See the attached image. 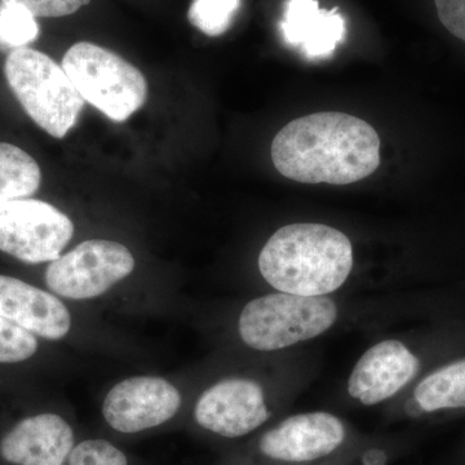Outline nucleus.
<instances>
[{
  "label": "nucleus",
  "instance_id": "6",
  "mask_svg": "<svg viewBox=\"0 0 465 465\" xmlns=\"http://www.w3.org/2000/svg\"><path fill=\"white\" fill-rule=\"evenodd\" d=\"M73 234L72 220L47 202L21 198L0 203V251L26 264L60 258Z\"/></svg>",
  "mask_w": 465,
  "mask_h": 465
},
{
  "label": "nucleus",
  "instance_id": "4",
  "mask_svg": "<svg viewBox=\"0 0 465 465\" xmlns=\"http://www.w3.org/2000/svg\"><path fill=\"white\" fill-rule=\"evenodd\" d=\"M338 307L326 296L275 292L253 299L242 311L238 330L244 344L273 351L311 341L338 320Z\"/></svg>",
  "mask_w": 465,
  "mask_h": 465
},
{
  "label": "nucleus",
  "instance_id": "21",
  "mask_svg": "<svg viewBox=\"0 0 465 465\" xmlns=\"http://www.w3.org/2000/svg\"><path fill=\"white\" fill-rule=\"evenodd\" d=\"M5 5H20L34 17H64L90 5L91 0H0Z\"/></svg>",
  "mask_w": 465,
  "mask_h": 465
},
{
  "label": "nucleus",
  "instance_id": "7",
  "mask_svg": "<svg viewBox=\"0 0 465 465\" xmlns=\"http://www.w3.org/2000/svg\"><path fill=\"white\" fill-rule=\"evenodd\" d=\"M134 259L118 242L90 240L60 256L45 272L48 289L63 298H97L133 273Z\"/></svg>",
  "mask_w": 465,
  "mask_h": 465
},
{
  "label": "nucleus",
  "instance_id": "20",
  "mask_svg": "<svg viewBox=\"0 0 465 465\" xmlns=\"http://www.w3.org/2000/svg\"><path fill=\"white\" fill-rule=\"evenodd\" d=\"M38 341L32 332L0 316V363H15L34 356Z\"/></svg>",
  "mask_w": 465,
  "mask_h": 465
},
{
  "label": "nucleus",
  "instance_id": "11",
  "mask_svg": "<svg viewBox=\"0 0 465 465\" xmlns=\"http://www.w3.org/2000/svg\"><path fill=\"white\" fill-rule=\"evenodd\" d=\"M76 443L74 428L63 416H27L0 439V458L11 465H65Z\"/></svg>",
  "mask_w": 465,
  "mask_h": 465
},
{
  "label": "nucleus",
  "instance_id": "15",
  "mask_svg": "<svg viewBox=\"0 0 465 465\" xmlns=\"http://www.w3.org/2000/svg\"><path fill=\"white\" fill-rule=\"evenodd\" d=\"M414 400L425 412L465 409V358L440 367L419 382Z\"/></svg>",
  "mask_w": 465,
  "mask_h": 465
},
{
  "label": "nucleus",
  "instance_id": "12",
  "mask_svg": "<svg viewBox=\"0 0 465 465\" xmlns=\"http://www.w3.org/2000/svg\"><path fill=\"white\" fill-rule=\"evenodd\" d=\"M419 366L418 357L403 342H378L354 366L348 381V393L363 405H378L409 384Z\"/></svg>",
  "mask_w": 465,
  "mask_h": 465
},
{
  "label": "nucleus",
  "instance_id": "23",
  "mask_svg": "<svg viewBox=\"0 0 465 465\" xmlns=\"http://www.w3.org/2000/svg\"><path fill=\"white\" fill-rule=\"evenodd\" d=\"M385 463H387V455L381 450H369L363 455V465H385Z\"/></svg>",
  "mask_w": 465,
  "mask_h": 465
},
{
  "label": "nucleus",
  "instance_id": "18",
  "mask_svg": "<svg viewBox=\"0 0 465 465\" xmlns=\"http://www.w3.org/2000/svg\"><path fill=\"white\" fill-rule=\"evenodd\" d=\"M241 0H193L188 20L208 36H219L231 27Z\"/></svg>",
  "mask_w": 465,
  "mask_h": 465
},
{
  "label": "nucleus",
  "instance_id": "2",
  "mask_svg": "<svg viewBox=\"0 0 465 465\" xmlns=\"http://www.w3.org/2000/svg\"><path fill=\"white\" fill-rule=\"evenodd\" d=\"M353 268V247L344 232L323 224L278 229L259 255V271L281 292L326 296L341 289Z\"/></svg>",
  "mask_w": 465,
  "mask_h": 465
},
{
  "label": "nucleus",
  "instance_id": "13",
  "mask_svg": "<svg viewBox=\"0 0 465 465\" xmlns=\"http://www.w3.org/2000/svg\"><path fill=\"white\" fill-rule=\"evenodd\" d=\"M0 316L48 341L65 338L72 327L60 299L7 275H0Z\"/></svg>",
  "mask_w": 465,
  "mask_h": 465
},
{
  "label": "nucleus",
  "instance_id": "8",
  "mask_svg": "<svg viewBox=\"0 0 465 465\" xmlns=\"http://www.w3.org/2000/svg\"><path fill=\"white\" fill-rule=\"evenodd\" d=\"M182 402V394L166 379L134 376L109 391L103 416L115 432L143 433L173 420Z\"/></svg>",
  "mask_w": 465,
  "mask_h": 465
},
{
  "label": "nucleus",
  "instance_id": "22",
  "mask_svg": "<svg viewBox=\"0 0 465 465\" xmlns=\"http://www.w3.org/2000/svg\"><path fill=\"white\" fill-rule=\"evenodd\" d=\"M442 25L465 43V0H434Z\"/></svg>",
  "mask_w": 465,
  "mask_h": 465
},
{
  "label": "nucleus",
  "instance_id": "1",
  "mask_svg": "<svg viewBox=\"0 0 465 465\" xmlns=\"http://www.w3.org/2000/svg\"><path fill=\"white\" fill-rule=\"evenodd\" d=\"M272 161L293 182L348 185L381 166V139L357 116L316 113L284 125L272 143Z\"/></svg>",
  "mask_w": 465,
  "mask_h": 465
},
{
  "label": "nucleus",
  "instance_id": "9",
  "mask_svg": "<svg viewBox=\"0 0 465 465\" xmlns=\"http://www.w3.org/2000/svg\"><path fill=\"white\" fill-rule=\"evenodd\" d=\"M271 412L264 391L249 379H225L208 388L194 409L197 424L208 432L240 439L258 430Z\"/></svg>",
  "mask_w": 465,
  "mask_h": 465
},
{
  "label": "nucleus",
  "instance_id": "16",
  "mask_svg": "<svg viewBox=\"0 0 465 465\" xmlns=\"http://www.w3.org/2000/svg\"><path fill=\"white\" fill-rule=\"evenodd\" d=\"M41 182V168L32 155L16 145L0 143V203L29 198Z\"/></svg>",
  "mask_w": 465,
  "mask_h": 465
},
{
  "label": "nucleus",
  "instance_id": "10",
  "mask_svg": "<svg viewBox=\"0 0 465 465\" xmlns=\"http://www.w3.org/2000/svg\"><path fill=\"white\" fill-rule=\"evenodd\" d=\"M344 440L341 419L329 412H308L291 416L262 434L259 450L272 460L308 463L332 454Z\"/></svg>",
  "mask_w": 465,
  "mask_h": 465
},
{
  "label": "nucleus",
  "instance_id": "19",
  "mask_svg": "<svg viewBox=\"0 0 465 465\" xmlns=\"http://www.w3.org/2000/svg\"><path fill=\"white\" fill-rule=\"evenodd\" d=\"M65 465H130L124 450L104 439L76 442Z\"/></svg>",
  "mask_w": 465,
  "mask_h": 465
},
{
  "label": "nucleus",
  "instance_id": "5",
  "mask_svg": "<svg viewBox=\"0 0 465 465\" xmlns=\"http://www.w3.org/2000/svg\"><path fill=\"white\" fill-rule=\"evenodd\" d=\"M63 69L84 100L114 122L127 121L148 97L143 73L94 43L73 45L63 58Z\"/></svg>",
  "mask_w": 465,
  "mask_h": 465
},
{
  "label": "nucleus",
  "instance_id": "3",
  "mask_svg": "<svg viewBox=\"0 0 465 465\" xmlns=\"http://www.w3.org/2000/svg\"><path fill=\"white\" fill-rule=\"evenodd\" d=\"M5 74L26 114L42 130L64 139L74 127L84 100L56 61L32 48H17L9 52Z\"/></svg>",
  "mask_w": 465,
  "mask_h": 465
},
{
  "label": "nucleus",
  "instance_id": "17",
  "mask_svg": "<svg viewBox=\"0 0 465 465\" xmlns=\"http://www.w3.org/2000/svg\"><path fill=\"white\" fill-rule=\"evenodd\" d=\"M38 36V23L27 9L0 2V50L26 47Z\"/></svg>",
  "mask_w": 465,
  "mask_h": 465
},
{
  "label": "nucleus",
  "instance_id": "14",
  "mask_svg": "<svg viewBox=\"0 0 465 465\" xmlns=\"http://www.w3.org/2000/svg\"><path fill=\"white\" fill-rule=\"evenodd\" d=\"M280 26L287 45L311 60L331 56L347 34L338 9L321 8L318 0H287Z\"/></svg>",
  "mask_w": 465,
  "mask_h": 465
}]
</instances>
